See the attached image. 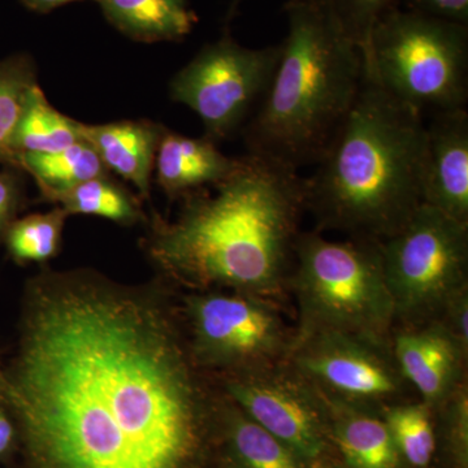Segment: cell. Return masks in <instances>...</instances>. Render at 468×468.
I'll return each instance as SVG.
<instances>
[{
	"instance_id": "2",
	"label": "cell",
	"mask_w": 468,
	"mask_h": 468,
	"mask_svg": "<svg viewBox=\"0 0 468 468\" xmlns=\"http://www.w3.org/2000/svg\"><path fill=\"white\" fill-rule=\"evenodd\" d=\"M184 197L174 221L156 215L144 249L168 285L249 292L279 301L301 233L304 177L246 154L232 175Z\"/></svg>"
},
{
	"instance_id": "20",
	"label": "cell",
	"mask_w": 468,
	"mask_h": 468,
	"mask_svg": "<svg viewBox=\"0 0 468 468\" xmlns=\"http://www.w3.org/2000/svg\"><path fill=\"white\" fill-rule=\"evenodd\" d=\"M82 122H75L51 106L45 92L34 85L27 94L14 137L17 156L27 153H57L84 140Z\"/></svg>"
},
{
	"instance_id": "7",
	"label": "cell",
	"mask_w": 468,
	"mask_h": 468,
	"mask_svg": "<svg viewBox=\"0 0 468 468\" xmlns=\"http://www.w3.org/2000/svg\"><path fill=\"white\" fill-rule=\"evenodd\" d=\"M277 302L230 291L185 294L178 304L197 366L220 378L286 362L295 328Z\"/></svg>"
},
{
	"instance_id": "31",
	"label": "cell",
	"mask_w": 468,
	"mask_h": 468,
	"mask_svg": "<svg viewBox=\"0 0 468 468\" xmlns=\"http://www.w3.org/2000/svg\"><path fill=\"white\" fill-rule=\"evenodd\" d=\"M72 2H79V0H21V3L27 8L32 9L34 12H39V14H46V12H50L52 9H57ZM97 2H101V0H97Z\"/></svg>"
},
{
	"instance_id": "29",
	"label": "cell",
	"mask_w": 468,
	"mask_h": 468,
	"mask_svg": "<svg viewBox=\"0 0 468 468\" xmlns=\"http://www.w3.org/2000/svg\"><path fill=\"white\" fill-rule=\"evenodd\" d=\"M408 9L468 27V0H405Z\"/></svg>"
},
{
	"instance_id": "13",
	"label": "cell",
	"mask_w": 468,
	"mask_h": 468,
	"mask_svg": "<svg viewBox=\"0 0 468 468\" xmlns=\"http://www.w3.org/2000/svg\"><path fill=\"white\" fill-rule=\"evenodd\" d=\"M426 125L423 203L468 223L467 109L432 113Z\"/></svg>"
},
{
	"instance_id": "23",
	"label": "cell",
	"mask_w": 468,
	"mask_h": 468,
	"mask_svg": "<svg viewBox=\"0 0 468 468\" xmlns=\"http://www.w3.org/2000/svg\"><path fill=\"white\" fill-rule=\"evenodd\" d=\"M34 85L36 64L29 55L18 54L0 61V165L16 168L15 132Z\"/></svg>"
},
{
	"instance_id": "15",
	"label": "cell",
	"mask_w": 468,
	"mask_h": 468,
	"mask_svg": "<svg viewBox=\"0 0 468 468\" xmlns=\"http://www.w3.org/2000/svg\"><path fill=\"white\" fill-rule=\"evenodd\" d=\"M322 396L324 397L326 411H328L331 440L345 467L399 468L405 466L397 452L381 412L341 401L323 393Z\"/></svg>"
},
{
	"instance_id": "30",
	"label": "cell",
	"mask_w": 468,
	"mask_h": 468,
	"mask_svg": "<svg viewBox=\"0 0 468 468\" xmlns=\"http://www.w3.org/2000/svg\"><path fill=\"white\" fill-rule=\"evenodd\" d=\"M18 445L17 428L7 409L0 403V463L16 457Z\"/></svg>"
},
{
	"instance_id": "5",
	"label": "cell",
	"mask_w": 468,
	"mask_h": 468,
	"mask_svg": "<svg viewBox=\"0 0 468 468\" xmlns=\"http://www.w3.org/2000/svg\"><path fill=\"white\" fill-rule=\"evenodd\" d=\"M286 291L297 304L294 341L322 331L392 337L396 315L380 241H332L315 229L301 232Z\"/></svg>"
},
{
	"instance_id": "32",
	"label": "cell",
	"mask_w": 468,
	"mask_h": 468,
	"mask_svg": "<svg viewBox=\"0 0 468 468\" xmlns=\"http://www.w3.org/2000/svg\"><path fill=\"white\" fill-rule=\"evenodd\" d=\"M304 468H346L344 466L343 462L335 460L332 462H326V463L315 464V466H306Z\"/></svg>"
},
{
	"instance_id": "34",
	"label": "cell",
	"mask_w": 468,
	"mask_h": 468,
	"mask_svg": "<svg viewBox=\"0 0 468 468\" xmlns=\"http://www.w3.org/2000/svg\"><path fill=\"white\" fill-rule=\"evenodd\" d=\"M399 468H409V467H406V466H402V467H399Z\"/></svg>"
},
{
	"instance_id": "16",
	"label": "cell",
	"mask_w": 468,
	"mask_h": 468,
	"mask_svg": "<svg viewBox=\"0 0 468 468\" xmlns=\"http://www.w3.org/2000/svg\"><path fill=\"white\" fill-rule=\"evenodd\" d=\"M165 126L147 120L103 125L81 124L85 141L94 147L109 171L122 176L149 198L151 176Z\"/></svg>"
},
{
	"instance_id": "21",
	"label": "cell",
	"mask_w": 468,
	"mask_h": 468,
	"mask_svg": "<svg viewBox=\"0 0 468 468\" xmlns=\"http://www.w3.org/2000/svg\"><path fill=\"white\" fill-rule=\"evenodd\" d=\"M381 417L406 467H432L436 455V433L435 415L430 406L420 399H406L381 410Z\"/></svg>"
},
{
	"instance_id": "28",
	"label": "cell",
	"mask_w": 468,
	"mask_h": 468,
	"mask_svg": "<svg viewBox=\"0 0 468 468\" xmlns=\"http://www.w3.org/2000/svg\"><path fill=\"white\" fill-rule=\"evenodd\" d=\"M439 322L468 349V286L446 302Z\"/></svg>"
},
{
	"instance_id": "1",
	"label": "cell",
	"mask_w": 468,
	"mask_h": 468,
	"mask_svg": "<svg viewBox=\"0 0 468 468\" xmlns=\"http://www.w3.org/2000/svg\"><path fill=\"white\" fill-rule=\"evenodd\" d=\"M169 291L90 270L27 282L16 350L0 366L17 468H218L220 389Z\"/></svg>"
},
{
	"instance_id": "25",
	"label": "cell",
	"mask_w": 468,
	"mask_h": 468,
	"mask_svg": "<svg viewBox=\"0 0 468 468\" xmlns=\"http://www.w3.org/2000/svg\"><path fill=\"white\" fill-rule=\"evenodd\" d=\"M435 461L440 468H468V384L464 381L436 410Z\"/></svg>"
},
{
	"instance_id": "10",
	"label": "cell",
	"mask_w": 468,
	"mask_h": 468,
	"mask_svg": "<svg viewBox=\"0 0 468 468\" xmlns=\"http://www.w3.org/2000/svg\"><path fill=\"white\" fill-rule=\"evenodd\" d=\"M212 378L228 399L306 466L340 460L331 440L324 397L288 360Z\"/></svg>"
},
{
	"instance_id": "3",
	"label": "cell",
	"mask_w": 468,
	"mask_h": 468,
	"mask_svg": "<svg viewBox=\"0 0 468 468\" xmlns=\"http://www.w3.org/2000/svg\"><path fill=\"white\" fill-rule=\"evenodd\" d=\"M423 113L363 76L358 95L316 171L304 177V207L318 232L383 241L423 203Z\"/></svg>"
},
{
	"instance_id": "9",
	"label": "cell",
	"mask_w": 468,
	"mask_h": 468,
	"mask_svg": "<svg viewBox=\"0 0 468 468\" xmlns=\"http://www.w3.org/2000/svg\"><path fill=\"white\" fill-rule=\"evenodd\" d=\"M282 45L243 48L224 34L208 43L169 85L171 98L201 117L205 137L226 140L248 124L270 88Z\"/></svg>"
},
{
	"instance_id": "11",
	"label": "cell",
	"mask_w": 468,
	"mask_h": 468,
	"mask_svg": "<svg viewBox=\"0 0 468 468\" xmlns=\"http://www.w3.org/2000/svg\"><path fill=\"white\" fill-rule=\"evenodd\" d=\"M288 363L325 396L378 412L414 392L397 365L390 340L316 332L294 341Z\"/></svg>"
},
{
	"instance_id": "24",
	"label": "cell",
	"mask_w": 468,
	"mask_h": 468,
	"mask_svg": "<svg viewBox=\"0 0 468 468\" xmlns=\"http://www.w3.org/2000/svg\"><path fill=\"white\" fill-rule=\"evenodd\" d=\"M68 217L58 206L46 214L15 218L3 237L12 260L21 264L45 263L57 257Z\"/></svg>"
},
{
	"instance_id": "14",
	"label": "cell",
	"mask_w": 468,
	"mask_h": 468,
	"mask_svg": "<svg viewBox=\"0 0 468 468\" xmlns=\"http://www.w3.org/2000/svg\"><path fill=\"white\" fill-rule=\"evenodd\" d=\"M239 158H228L217 144L202 138L185 137L165 128L156 151V181L169 198H184L203 187L226 180Z\"/></svg>"
},
{
	"instance_id": "6",
	"label": "cell",
	"mask_w": 468,
	"mask_h": 468,
	"mask_svg": "<svg viewBox=\"0 0 468 468\" xmlns=\"http://www.w3.org/2000/svg\"><path fill=\"white\" fill-rule=\"evenodd\" d=\"M363 64L368 79L423 115L466 109L467 26L390 9L372 30Z\"/></svg>"
},
{
	"instance_id": "18",
	"label": "cell",
	"mask_w": 468,
	"mask_h": 468,
	"mask_svg": "<svg viewBox=\"0 0 468 468\" xmlns=\"http://www.w3.org/2000/svg\"><path fill=\"white\" fill-rule=\"evenodd\" d=\"M107 20L138 42L180 41L198 17L189 0H101Z\"/></svg>"
},
{
	"instance_id": "22",
	"label": "cell",
	"mask_w": 468,
	"mask_h": 468,
	"mask_svg": "<svg viewBox=\"0 0 468 468\" xmlns=\"http://www.w3.org/2000/svg\"><path fill=\"white\" fill-rule=\"evenodd\" d=\"M52 202L58 203L68 215H92L122 226H134L144 220L138 199L110 175L77 185L55 197Z\"/></svg>"
},
{
	"instance_id": "12",
	"label": "cell",
	"mask_w": 468,
	"mask_h": 468,
	"mask_svg": "<svg viewBox=\"0 0 468 468\" xmlns=\"http://www.w3.org/2000/svg\"><path fill=\"white\" fill-rule=\"evenodd\" d=\"M390 345L403 378L432 410L467 381L468 349L439 320L394 326Z\"/></svg>"
},
{
	"instance_id": "27",
	"label": "cell",
	"mask_w": 468,
	"mask_h": 468,
	"mask_svg": "<svg viewBox=\"0 0 468 468\" xmlns=\"http://www.w3.org/2000/svg\"><path fill=\"white\" fill-rule=\"evenodd\" d=\"M24 187L14 171L0 172V239L23 207Z\"/></svg>"
},
{
	"instance_id": "8",
	"label": "cell",
	"mask_w": 468,
	"mask_h": 468,
	"mask_svg": "<svg viewBox=\"0 0 468 468\" xmlns=\"http://www.w3.org/2000/svg\"><path fill=\"white\" fill-rule=\"evenodd\" d=\"M380 254L394 326L439 320L446 302L468 286V223L426 203L380 241Z\"/></svg>"
},
{
	"instance_id": "26",
	"label": "cell",
	"mask_w": 468,
	"mask_h": 468,
	"mask_svg": "<svg viewBox=\"0 0 468 468\" xmlns=\"http://www.w3.org/2000/svg\"><path fill=\"white\" fill-rule=\"evenodd\" d=\"M324 3L363 58L378 21L390 9L399 7V0H324Z\"/></svg>"
},
{
	"instance_id": "17",
	"label": "cell",
	"mask_w": 468,
	"mask_h": 468,
	"mask_svg": "<svg viewBox=\"0 0 468 468\" xmlns=\"http://www.w3.org/2000/svg\"><path fill=\"white\" fill-rule=\"evenodd\" d=\"M218 431V468L306 467L292 449L252 420L221 390Z\"/></svg>"
},
{
	"instance_id": "33",
	"label": "cell",
	"mask_w": 468,
	"mask_h": 468,
	"mask_svg": "<svg viewBox=\"0 0 468 468\" xmlns=\"http://www.w3.org/2000/svg\"><path fill=\"white\" fill-rule=\"evenodd\" d=\"M239 3H241V0H232V5H230L229 12H228L227 16L228 23L232 20L234 14H236L237 8H239Z\"/></svg>"
},
{
	"instance_id": "19",
	"label": "cell",
	"mask_w": 468,
	"mask_h": 468,
	"mask_svg": "<svg viewBox=\"0 0 468 468\" xmlns=\"http://www.w3.org/2000/svg\"><path fill=\"white\" fill-rule=\"evenodd\" d=\"M16 168L32 175L43 199L50 202L77 185L110 175L97 151L85 140L57 153L21 154Z\"/></svg>"
},
{
	"instance_id": "4",
	"label": "cell",
	"mask_w": 468,
	"mask_h": 468,
	"mask_svg": "<svg viewBox=\"0 0 468 468\" xmlns=\"http://www.w3.org/2000/svg\"><path fill=\"white\" fill-rule=\"evenodd\" d=\"M284 11L279 63L243 138L249 154L301 171L319 162L343 124L365 64L324 0H288Z\"/></svg>"
},
{
	"instance_id": "35",
	"label": "cell",
	"mask_w": 468,
	"mask_h": 468,
	"mask_svg": "<svg viewBox=\"0 0 468 468\" xmlns=\"http://www.w3.org/2000/svg\"><path fill=\"white\" fill-rule=\"evenodd\" d=\"M0 366H2V365H0Z\"/></svg>"
}]
</instances>
